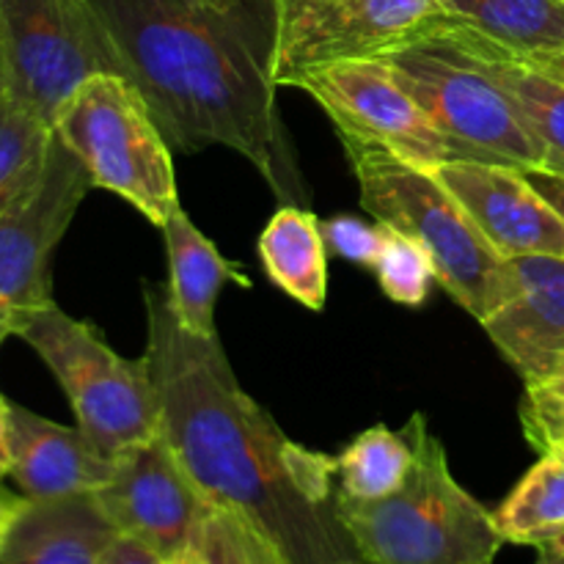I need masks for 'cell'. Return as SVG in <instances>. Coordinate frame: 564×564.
<instances>
[{"instance_id": "6da1fadb", "label": "cell", "mask_w": 564, "mask_h": 564, "mask_svg": "<svg viewBox=\"0 0 564 564\" xmlns=\"http://www.w3.org/2000/svg\"><path fill=\"white\" fill-rule=\"evenodd\" d=\"M147 361L160 427L213 505L264 529L292 564H334L356 554L336 510V460L286 438L235 378L224 345L180 328L165 286H143Z\"/></svg>"}, {"instance_id": "7a4b0ae2", "label": "cell", "mask_w": 564, "mask_h": 564, "mask_svg": "<svg viewBox=\"0 0 564 564\" xmlns=\"http://www.w3.org/2000/svg\"><path fill=\"white\" fill-rule=\"evenodd\" d=\"M121 77L147 99L174 152L226 147L246 158L279 204L308 207L286 121L264 55L196 0H86Z\"/></svg>"}, {"instance_id": "3957f363", "label": "cell", "mask_w": 564, "mask_h": 564, "mask_svg": "<svg viewBox=\"0 0 564 564\" xmlns=\"http://www.w3.org/2000/svg\"><path fill=\"white\" fill-rule=\"evenodd\" d=\"M408 430L416 463L394 496L336 499L356 554L372 564H494L505 545L494 512L457 482L422 413L408 419Z\"/></svg>"}, {"instance_id": "277c9868", "label": "cell", "mask_w": 564, "mask_h": 564, "mask_svg": "<svg viewBox=\"0 0 564 564\" xmlns=\"http://www.w3.org/2000/svg\"><path fill=\"white\" fill-rule=\"evenodd\" d=\"M341 147L356 174L361 207L378 224L416 240L433 259L438 284L477 323L516 295L510 262L490 248L435 171L372 143L341 141Z\"/></svg>"}, {"instance_id": "5b68a950", "label": "cell", "mask_w": 564, "mask_h": 564, "mask_svg": "<svg viewBox=\"0 0 564 564\" xmlns=\"http://www.w3.org/2000/svg\"><path fill=\"white\" fill-rule=\"evenodd\" d=\"M449 143L455 160L545 171V149L516 99L488 72L457 22L438 17L402 47L380 55Z\"/></svg>"}, {"instance_id": "8992f818", "label": "cell", "mask_w": 564, "mask_h": 564, "mask_svg": "<svg viewBox=\"0 0 564 564\" xmlns=\"http://www.w3.org/2000/svg\"><path fill=\"white\" fill-rule=\"evenodd\" d=\"M55 138L75 154L94 187L116 193L152 226L180 213L174 158L147 99L127 77H86L53 119Z\"/></svg>"}, {"instance_id": "52a82bcc", "label": "cell", "mask_w": 564, "mask_h": 564, "mask_svg": "<svg viewBox=\"0 0 564 564\" xmlns=\"http://www.w3.org/2000/svg\"><path fill=\"white\" fill-rule=\"evenodd\" d=\"M47 364L75 411L80 433L116 460L160 433V402L147 356L124 358L86 319L47 303L17 328Z\"/></svg>"}, {"instance_id": "ba28073f", "label": "cell", "mask_w": 564, "mask_h": 564, "mask_svg": "<svg viewBox=\"0 0 564 564\" xmlns=\"http://www.w3.org/2000/svg\"><path fill=\"white\" fill-rule=\"evenodd\" d=\"M0 50L9 94L50 124L86 77L121 75L86 0H0Z\"/></svg>"}, {"instance_id": "9c48e42d", "label": "cell", "mask_w": 564, "mask_h": 564, "mask_svg": "<svg viewBox=\"0 0 564 564\" xmlns=\"http://www.w3.org/2000/svg\"><path fill=\"white\" fill-rule=\"evenodd\" d=\"M438 17L435 0H279L270 77L279 88H290L323 66L380 58Z\"/></svg>"}, {"instance_id": "30bf717a", "label": "cell", "mask_w": 564, "mask_h": 564, "mask_svg": "<svg viewBox=\"0 0 564 564\" xmlns=\"http://www.w3.org/2000/svg\"><path fill=\"white\" fill-rule=\"evenodd\" d=\"M91 187L80 160L55 138L36 185L0 215V345L53 303L50 259Z\"/></svg>"}, {"instance_id": "8fae6325", "label": "cell", "mask_w": 564, "mask_h": 564, "mask_svg": "<svg viewBox=\"0 0 564 564\" xmlns=\"http://www.w3.org/2000/svg\"><path fill=\"white\" fill-rule=\"evenodd\" d=\"M290 88L306 91L325 110L341 141L372 143L430 171L455 160L427 110L383 58L323 66L301 75Z\"/></svg>"}, {"instance_id": "7c38bea8", "label": "cell", "mask_w": 564, "mask_h": 564, "mask_svg": "<svg viewBox=\"0 0 564 564\" xmlns=\"http://www.w3.org/2000/svg\"><path fill=\"white\" fill-rule=\"evenodd\" d=\"M97 496L119 534L141 540L165 562L191 556L198 527L213 507L176 457L163 427L116 457V471Z\"/></svg>"}, {"instance_id": "4fadbf2b", "label": "cell", "mask_w": 564, "mask_h": 564, "mask_svg": "<svg viewBox=\"0 0 564 564\" xmlns=\"http://www.w3.org/2000/svg\"><path fill=\"white\" fill-rule=\"evenodd\" d=\"M435 174L501 259H564V218L523 171L479 160H449Z\"/></svg>"}, {"instance_id": "5bb4252c", "label": "cell", "mask_w": 564, "mask_h": 564, "mask_svg": "<svg viewBox=\"0 0 564 564\" xmlns=\"http://www.w3.org/2000/svg\"><path fill=\"white\" fill-rule=\"evenodd\" d=\"M507 262L516 281V295L479 325L523 383L562 375L564 259L518 257Z\"/></svg>"}, {"instance_id": "9a60e30c", "label": "cell", "mask_w": 564, "mask_h": 564, "mask_svg": "<svg viewBox=\"0 0 564 564\" xmlns=\"http://www.w3.org/2000/svg\"><path fill=\"white\" fill-rule=\"evenodd\" d=\"M116 460L105 457L80 427H64L11 402V474L33 501L94 496L110 482Z\"/></svg>"}, {"instance_id": "2e32d148", "label": "cell", "mask_w": 564, "mask_h": 564, "mask_svg": "<svg viewBox=\"0 0 564 564\" xmlns=\"http://www.w3.org/2000/svg\"><path fill=\"white\" fill-rule=\"evenodd\" d=\"M119 529L97 496L33 501L22 496L0 540V564H102Z\"/></svg>"}, {"instance_id": "e0dca14e", "label": "cell", "mask_w": 564, "mask_h": 564, "mask_svg": "<svg viewBox=\"0 0 564 564\" xmlns=\"http://www.w3.org/2000/svg\"><path fill=\"white\" fill-rule=\"evenodd\" d=\"M169 281L165 295L182 330L198 339H218L215 306L226 284L251 286L246 270L224 257L204 237V231L187 218L185 209L163 226Z\"/></svg>"}, {"instance_id": "ac0fdd59", "label": "cell", "mask_w": 564, "mask_h": 564, "mask_svg": "<svg viewBox=\"0 0 564 564\" xmlns=\"http://www.w3.org/2000/svg\"><path fill=\"white\" fill-rule=\"evenodd\" d=\"M257 253L270 284L308 312H323L328 301V246L312 207L279 204L259 235Z\"/></svg>"}, {"instance_id": "d6986e66", "label": "cell", "mask_w": 564, "mask_h": 564, "mask_svg": "<svg viewBox=\"0 0 564 564\" xmlns=\"http://www.w3.org/2000/svg\"><path fill=\"white\" fill-rule=\"evenodd\" d=\"M441 17L471 28L523 61L564 50V0H435Z\"/></svg>"}, {"instance_id": "ffe728a7", "label": "cell", "mask_w": 564, "mask_h": 564, "mask_svg": "<svg viewBox=\"0 0 564 564\" xmlns=\"http://www.w3.org/2000/svg\"><path fill=\"white\" fill-rule=\"evenodd\" d=\"M463 31L490 75L516 99L529 130L543 143L545 158H549L545 171L564 176V83L554 80L529 61L507 53L496 42L474 33L471 28L463 25Z\"/></svg>"}, {"instance_id": "44dd1931", "label": "cell", "mask_w": 564, "mask_h": 564, "mask_svg": "<svg viewBox=\"0 0 564 564\" xmlns=\"http://www.w3.org/2000/svg\"><path fill=\"white\" fill-rule=\"evenodd\" d=\"M413 463L416 446L408 424L400 433L375 424L336 457V499L361 505L389 499L408 482Z\"/></svg>"}, {"instance_id": "7402d4cb", "label": "cell", "mask_w": 564, "mask_h": 564, "mask_svg": "<svg viewBox=\"0 0 564 564\" xmlns=\"http://www.w3.org/2000/svg\"><path fill=\"white\" fill-rule=\"evenodd\" d=\"M501 540L512 545H538L564 540V457L545 452L518 479L494 512Z\"/></svg>"}, {"instance_id": "603a6c76", "label": "cell", "mask_w": 564, "mask_h": 564, "mask_svg": "<svg viewBox=\"0 0 564 564\" xmlns=\"http://www.w3.org/2000/svg\"><path fill=\"white\" fill-rule=\"evenodd\" d=\"M55 130L20 99L0 97V215L25 196L47 165Z\"/></svg>"}, {"instance_id": "cb8c5ba5", "label": "cell", "mask_w": 564, "mask_h": 564, "mask_svg": "<svg viewBox=\"0 0 564 564\" xmlns=\"http://www.w3.org/2000/svg\"><path fill=\"white\" fill-rule=\"evenodd\" d=\"M191 560L196 564H292L259 523L224 505L207 510Z\"/></svg>"}, {"instance_id": "d4e9b609", "label": "cell", "mask_w": 564, "mask_h": 564, "mask_svg": "<svg viewBox=\"0 0 564 564\" xmlns=\"http://www.w3.org/2000/svg\"><path fill=\"white\" fill-rule=\"evenodd\" d=\"M372 270L378 275L383 295L408 308L422 306L433 284L438 281L430 253L416 240L394 229L386 231L383 248H380L378 262H375Z\"/></svg>"}, {"instance_id": "484cf974", "label": "cell", "mask_w": 564, "mask_h": 564, "mask_svg": "<svg viewBox=\"0 0 564 564\" xmlns=\"http://www.w3.org/2000/svg\"><path fill=\"white\" fill-rule=\"evenodd\" d=\"M521 427L532 449L564 457V372L523 383Z\"/></svg>"}, {"instance_id": "4316f807", "label": "cell", "mask_w": 564, "mask_h": 564, "mask_svg": "<svg viewBox=\"0 0 564 564\" xmlns=\"http://www.w3.org/2000/svg\"><path fill=\"white\" fill-rule=\"evenodd\" d=\"M196 3L240 28L270 66L275 36H279V0H196Z\"/></svg>"}, {"instance_id": "83f0119b", "label": "cell", "mask_w": 564, "mask_h": 564, "mask_svg": "<svg viewBox=\"0 0 564 564\" xmlns=\"http://www.w3.org/2000/svg\"><path fill=\"white\" fill-rule=\"evenodd\" d=\"M386 226L383 224H364V220L352 218V215H336V218L325 220L323 237L325 246L334 257L345 259V262L358 264V268H375L378 253L386 240Z\"/></svg>"}, {"instance_id": "f1b7e54d", "label": "cell", "mask_w": 564, "mask_h": 564, "mask_svg": "<svg viewBox=\"0 0 564 564\" xmlns=\"http://www.w3.org/2000/svg\"><path fill=\"white\" fill-rule=\"evenodd\" d=\"M102 564H171L163 556L154 554L149 545H143L141 540L130 538V534H116V540L110 543V549L105 551Z\"/></svg>"}, {"instance_id": "f546056e", "label": "cell", "mask_w": 564, "mask_h": 564, "mask_svg": "<svg viewBox=\"0 0 564 564\" xmlns=\"http://www.w3.org/2000/svg\"><path fill=\"white\" fill-rule=\"evenodd\" d=\"M523 174H527L529 182L560 209V215L564 218V176L551 174V171H523Z\"/></svg>"}, {"instance_id": "4dcf8cb0", "label": "cell", "mask_w": 564, "mask_h": 564, "mask_svg": "<svg viewBox=\"0 0 564 564\" xmlns=\"http://www.w3.org/2000/svg\"><path fill=\"white\" fill-rule=\"evenodd\" d=\"M11 474V402L0 394V482Z\"/></svg>"}, {"instance_id": "1f68e13d", "label": "cell", "mask_w": 564, "mask_h": 564, "mask_svg": "<svg viewBox=\"0 0 564 564\" xmlns=\"http://www.w3.org/2000/svg\"><path fill=\"white\" fill-rule=\"evenodd\" d=\"M22 505V496H9L0 490V540H3L6 529H9L11 518H14V512L20 510Z\"/></svg>"}, {"instance_id": "d6a6232c", "label": "cell", "mask_w": 564, "mask_h": 564, "mask_svg": "<svg viewBox=\"0 0 564 564\" xmlns=\"http://www.w3.org/2000/svg\"><path fill=\"white\" fill-rule=\"evenodd\" d=\"M534 564H564V540H551V543L538 545Z\"/></svg>"}, {"instance_id": "836d02e7", "label": "cell", "mask_w": 564, "mask_h": 564, "mask_svg": "<svg viewBox=\"0 0 564 564\" xmlns=\"http://www.w3.org/2000/svg\"><path fill=\"white\" fill-rule=\"evenodd\" d=\"M529 64H532V61H529ZM534 66H538V69H543L545 75H551V77H554V80L564 83V50H562V53L551 55V58L534 61Z\"/></svg>"}, {"instance_id": "e575fe53", "label": "cell", "mask_w": 564, "mask_h": 564, "mask_svg": "<svg viewBox=\"0 0 564 564\" xmlns=\"http://www.w3.org/2000/svg\"><path fill=\"white\" fill-rule=\"evenodd\" d=\"M0 97H9V75H6L3 50H0Z\"/></svg>"}, {"instance_id": "d590c367", "label": "cell", "mask_w": 564, "mask_h": 564, "mask_svg": "<svg viewBox=\"0 0 564 564\" xmlns=\"http://www.w3.org/2000/svg\"><path fill=\"white\" fill-rule=\"evenodd\" d=\"M334 564H372V562L361 560V556H350V560H339V562H334Z\"/></svg>"}, {"instance_id": "8d00e7d4", "label": "cell", "mask_w": 564, "mask_h": 564, "mask_svg": "<svg viewBox=\"0 0 564 564\" xmlns=\"http://www.w3.org/2000/svg\"><path fill=\"white\" fill-rule=\"evenodd\" d=\"M182 564H196V562H193V560H191V556H187V560H185V562H182Z\"/></svg>"}]
</instances>
